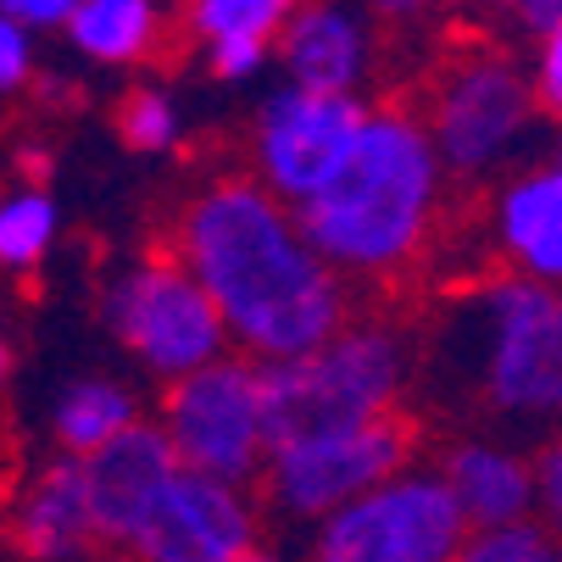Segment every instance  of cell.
Here are the masks:
<instances>
[{
  "instance_id": "33",
  "label": "cell",
  "mask_w": 562,
  "mask_h": 562,
  "mask_svg": "<svg viewBox=\"0 0 562 562\" xmlns=\"http://www.w3.org/2000/svg\"><path fill=\"white\" fill-rule=\"evenodd\" d=\"M485 7H507V12H513V0H485Z\"/></svg>"
},
{
  "instance_id": "5",
  "label": "cell",
  "mask_w": 562,
  "mask_h": 562,
  "mask_svg": "<svg viewBox=\"0 0 562 562\" xmlns=\"http://www.w3.org/2000/svg\"><path fill=\"white\" fill-rule=\"evenodd\" d=\"M418 123L446 173L485 184L524 156V145L540 128V106H535L524 61L513 50L479 45V50L446 56Z\"/></svg>"
},
{
  "instance_id": "21",
  "label": "cell",
  "mask_w": 562,
  "mask_h": 562,
  "mask_svg": "<svg viewBox=\"0 0 562 562\" xmlns=\"http://www.w3.org/2000/svg\"><path fill=\"white\" fill-rule=\"evenodd\" d=\"M457 562H562V540L524 518V524H507V529H479L462 540Z\"/></svg>"
},
{
  "instance_id": "24",
  "label": "cell",
  "mask_w": 562,
  "mask_h": 562,
  "mask_svg": "<svg viewBox=\"0 0 562 562\" xmlns=\"http://www.w3.org/2000/svg\"><path fill=\"white\" fill-rule=\"evenodd\" d=\"M524 72H529V90H535L540 117H557L562 123V23L535 40V56H529Z\"/></svg>"
},
{
  "instance_id": "1",
  "label": "cell",
  "mask_w": 562,
  "mask_h": 562,
  "mask_svg": "<svg viewBox=\"0 0 562 562\" xmlns=\"http://www.w3.org/2000/svg\"><path fill=\"white\" fill-rule=\"evenodd\" d=\"M173 257L206 290L246 362H295L351 317L346 284L257 179L206 184L173 223Z\"/></svg>"
},
{
  "instance_id": "31",
  "label": "cell",
  "mask_w": 562,
  "mask_h": 562,
  "mask_svg": "<svg viewBox=\"0 0 562 562\" xmlns=\"http://www.w3.org/2000/svg\"><path fill=\"white\" fill-rule=\"evenodd\" d=\"M7 368H12V351H7V340H0V379H7Z\"/></svg>"
},
{
  "instance_id": "6",
  "label": "cell",
  "mask_w": 562,
  "mask_h": 562,
  "mask_svg": "<svg viewBox=\"0 0 562 562\" xmlns=\"http://www.w3.org/2000/svg\"><path fill=\"white\" fill-rule=\"evenodd\" d=\"M413 462V424L407 413H390L373 424H351V429H317V435H295L268 446L262 473H257V507L312 529L317 518L340 513L346 502L368 496L373 485H384L390 473H401Z\"/></svg>"
},
{
  "instance_id": "15",
  "label": "cell",
  "mask_w": 562,
  "mask_h": 562,
  "mask_svg": "<svg viewBox=\"0 0 562 562\" xmlns=\"http://www.w3.org/2000/svg\"><path fill=\"white\" fill-rule=\"evenodd\" d=\"M446 496L457 502L468 535L507 529L535 518V451L496 440V435H462L435 462Z\"/></svg>"
},
{
  "instance_id": "9",
  "label": "cell",
  "mask_w": 562,
  "mask_h": 562,
  "mask_svg": "<svg viewBox=\"0 0 562 562\" xmlns=\"http://www.w3.org/2000/svg\"><path fill=\"white\" fill-rule=\"evenodd\" d=\"M106 324L156 379H184L228 357L223 317L206 290L179 268V257H139L106 284Z\"/></svg>"
},
{
  "instance_id": "20",
  "label": "cell",
  "mask_w": 562,
  "mask_h": 562,
  "mask_svg": "<svg viewBox=\"0 0 562 562\" xmlns=\"http://www.w3.org/2000/svg\"><path fill=\"white\" fill-rule=\"evenodd\" d=\"M295 7L301 0H190L184 23L206 45L212 40H262V45H273Z\"/></svg>"
},
{
  "instance_id": "19",
  "label": "cell",
  "mask_w": 562,
  "mask_h": 562,
  "mask_svg": "<svg viewBox=\"0 0 562 562\" xmlns=\"http://www.w3.org/2000/svg\"><path fill=\"white\" fill-rule=\"evenodd\" d=\"M56 239V201L40 184H23L0 201V268H34Z\"/></svg>"
},
{
  "instance_id": "18",
  "label": "cell",
  "mask_w": 562,
  "mask_h": 562,
  "mask_svg": "<svg viewBox=\"0 0 562 562\" xmlns=\"http://www.w3.org/2000/svg\"><path fill=\"white\" fill-rule=\"evenodd\" d=\"M50 424H56L61 451L78 462V457L101 451L106 440H117L128 424H139V401L112 379H78L72 390H61Z\"/></svg>"
},
{
  "instance_id": "26",
  "label": "cell",
  "mask_w": 562,
  "mask_h": 562,
  "mask_svg": "<svg viewBox=\"0 0 562 562\" xmlns=\"http://www.w3.org/2000/svg\"><path fill=\"white\" fill-rule=\"evenodd\" d=\"M72 7L78 0H0V18L18 23L23 34H34V29H67Z\"/></svg>"
},
{
  "instance_id": "28",
  "label": "cell",
  "mask_w": 562,
  "mask_h": 562,
  "mask_svg": "<svg viewBox=\"0 0 562 562\" xmlns=\"http://www.w3.org/2000/svg\"><path fill=\"white\" fill-rule=\"evenodd\" d=\"M513 18H518V29L524 34H546V29H557L562 23V0H513Z\"/></svg>"
},
{
  "instance_id": "2",
  "label": "cell",
  "mask_w": 562,
  "mask_h": 562,
  "mask_svg": "<svg viewBox=\"0 0 562 562\" xmlns=\"http://www.w3.org/2000/svg\"><path fill=\"white\" fill-rule=\"evenodd\" d=\"M446 201V168L407 106H368L340 173L295 206L306 246L346 284H390L424 262Z\"/></svg>"
},
{
  "instance_id": "34",
  "label": "cell",
  "mask_w": 562,
  "mask_h": 562,
  "mask_svg": "<svg viewBox=\"0 0 562 562\" xmlns=\"http://www.w3.org/2000/svg\"><path fill=\"white\" fill-rule=\"evenodd\" d=\"M557 295H562V290H557Z\"/></svg>"
},
{
  "instance_id": "17",
  "label": "cell",
  "mask_w": 562,
  "mask_h": 562,
  "mask_svg": "<svg viewBox=\"0 0 562 562\" xmlns=\"http://www.w3.org/2000/svg\"><path fill=\"white\" fill-rule=\"evenodd\" d=\"M67 40L78 56L128 67L162 45V7L156 0H78L67 18Z\"/></svg>"
},
{
  "instance_id": "27",
  "label": "cell",
  "mask_w": 562,
  "mask_h": 562,
  "mask_svg": "<svg viewBox=\"0 0 562 562\" xmlns=\"http://www.w3.org/2000/svg\"><path fill=\"white\" fill-rule=\"evenodd\" d=\"M29 72H34V45L18 23L0 18V90H18L29 85Z\"/></svg>"
},
{
  "instance_id": "29",
  "label": "cell",
  "mask_w": 562,
  "mask_h": 562,
  "mask_svg": "<svg viewBox=\"0 0 562 562\" xmlns=\"http://www.w3.org/2000/svg\"><path fill=\"white\" fill-rule=\"evenodd\" d=\"M373 12H384V18H413V12H424L429 0H368Z\"/></svg>"
},
{
  "instance_id": "23",
  "label": "cell",
  "mask_w": 562,
  "mask_h": 562,
  "mask_svg": "<svg viewBox=\"0 0 562 562\" xmlns=\"http://www.w3.org/2000/svg\"><path fill=\"white\" fill-rule=\"evenodd\" d=\"M535 524L562 540V429L535 446Z\"/></svg>"
},
{
  "instance_id": "25",
  "label": "cell",
  "mask_w": 562,
  "mask_h": 562,
  "mask_svg": "<svg viewBox=\"0 0 562 562\" xmlns=\"http://www.w3.org/2000/svg\"><path fill=\"white\" fill-rule=\"evenodd\" d=\"M268 56H273V45H262V40H212V45H206V67H212L217 78H228V85H239V78H257V72L268 67Z\"/></svg>"
},
{
  "instance_id": "4",
  "label": "cell",
  "mask_w": 562,
  "mask_h": 562,
  "mask_svg": "<svg viewBox=\"0 0 562 562\" xmlns=\"http://www.w3.org/2000/svg\"><path fill=\"white\" fill-rule=\"evenodd\" d=\"M418 373V346L407 329L384 317H346V324L295 362H257V401L268 446L317 435V429H351L401 413Z\"/></svg>"
},
{
  "instance_id": "8",
  "label": "cell",
  "mask_w": 562,
  "mask_h": 562,
  "mask_svg": "<svg viewBox=\"0 0 562 562\" xmlns=\"http://www.w3.org/2000/svg\"><path fill=\"white\" fill-rule=\"evenodd\" d=\"M162 429L179 468L223 479V485H257L262 457H268V424L257 401V362L246 357H217L162 395Z\"/></svg>"
},
{
  "instance_id": "12",
  "label": "cell",
  "mask_w": 562,
  "mask_h": 562,
  "mask_svg": "<svg viewBox=\"0 0 562 562\" xmlns=\"http://www.w3.org/2000/svg\"><path fill=\"white\" fill-rule=\"evenodd\" d=\"M179 457L168 451L156 424H128L117 440H106L101 451L78 457V485H85V507H90V529L95 546H128L145 524V513L162 502V491L173 485Z\"/></svg>"
},
{
  "instance_id": "22",
  "label": "cell",
  "mask_w": 562,
  "mask_h": 562,
  "mask_svg": "<svg viewBox=\"0 0 562 562\" xmlns=\"http://www.w3.org/2000/svg\"><path fill=\"white\" fill-rule=\"evenodd\" d=\"M179 106L168 90H134L123 106H117V134L128 139V150H168L179 145Z\"/></svg>"
},
{
  "instance_id": "3",
  "label": "cell",
  "mask_w": 562,
  "mask_h": 562,
  "mask_svg": "<svg viewBox=\"0 0 562 562\" xmlns=\"http://www.w3.org/2000/svg\"><path fill=\"white\" fill-rule=\"evenodd\" d=\"M424 379H451L496 440L535 451L562 429V295L518 273H485L435 329Z\"/></svg>"
},
{
  "instance_id": "10",
  "label": "cell",
  "mask_w": 562,
  "mask_h": 562,
  "mask_svg": "<svg viewBox=\"0 0 562 562\" xmlns=\"http://www.w3.org/2000/svg\"><path fill=\"white\" fill-rule=\"evenodd\" d=\"M368 106L357 95H306V90H273L257 112V184L284 201L290 212L306 206L317 190H324L340 162L357 145Z\"/></svg>"
},
{
  "instance_id": "14",
  "label": "cell",
  "mask_w": 562,
  "mask_h": 562,
  "mask_svg": "<svg viewBox=\"0 0 562 562\" xmlns=\"http://www.w3.org/2000/svg\"><path fill=\"white\" fill-rule=\"evenodd\" d=\"M485 239L507 262V273L562 290V168L529 162L513 179H502L491 195Z\"/></svg>"
},
{
  "instance_id": "16",
  "label": "cell",
  "mask_w": 562,
  "mask_h": 562,
  "mask_svg": "<svg viewBox=\"0 0 562 562\" xmlns=\"http://www.w3.org/2000/svg\"><path fill=\"white\" fill-rule=\"evenodd\" d=\"M18 546L34 562H85L95 551V529H90V507H85V485H78L72 457L50 462L29 485L18 507Z\"/></svg>"
},
{
  "instance_id": "11",
  "label": "cell",
  "mask_w": 562,
  "mask_h": 562,
  "mask_svg": "<svg viewBox=\"0 0 562 562\" xmlns=\"http://www.w3.org/2000/svg\"><path fill=\"white\" fill-rule=\"evenodd\" d=\"M257 546H262L257 491L179 468L123 551L134 562H239Z\"/></svg>"
},
{
  "instance_id": "32",
  "label": "cell",
  "mask_w": 562,
  "mask_h": 562,
  "mask_svg": "<svg viewBox=\"0 0 562 562\" xmlns=\"http://www.w3.org/2000/svg\"><path fill=\"white\" fill-rule=\"evenodd\" d=\"M551 162L562 168V134H557V145H551Z\"/></svg>"
},
{
  "instance_id": "30",
  "label": "cell",
  "mask_w": 562,
  "mask_h": 562,
  "mask_svg": "<svg viewBox=\"0 0 562 562\" xmlns=\"http://www.w3.org/2000/svg\"><path fill=\"white\" fill-rule=\"evenodd\" d=\"M239 562H295V557H284V551H273V546H257V551H246Z\"/></svg>"
},
{
  "instance_id": "7",
  "label": "cell",
  "mask_w": 562,
  "mask_h": 562,
  "mask_svg": "<svg viewBox=\"0 0 562 562\" xmlns=\"http://www.w3.org/2000/svg\"><path fill=\"white\" fill-rule=\"evenodd\" d=\"M468 524L446 496L440 473L407 462L368 496L306 529L301 562H457Z\"/></svg>"
},
{
  "instance_id": "13",
  "label": "cell",
  "mask_w": 562,
  "mask_h": 562,
  "mask_svg": "<svg viewBox=\"0 0 562 562\" xmlns=\"http://www.w3.org/2000/svg\"><path fill=\"white\" fill-rule=\"evenodd\" d=\"M290 90L306 95H357L373 72V23L346 0H306L295 7L273 40Z\"/></svg>"
}]
</instances>
